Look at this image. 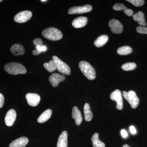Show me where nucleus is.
<instances>
[{
	"label": "nucleus",
	"mask_w": 147,
	"mask_h": 147,
	"mask_svg": "<svg viewBox=\"0 0 147 147\" xmlns=\"http://www.w3.org/2000/svg\"><path fill=\"white\" fill-rule=\"evenodd\" d=\"M4 69L7 73L12 75L25 74L27 72L26 69L23 64L16 62L6 64L4 66Z\"/></svg>",
	"instance_id": "1"
},
{
	"label": "nucleus",
	"mask_w": 147,
	"mask_h": 147,
	"mask_svg": "<svg viewBox=\"0 0 147 147\" xmlns=\"http://www.w3.org/2000/svg\"><path fill=\"white\" fill-rule=\"evenodd\" d=\"M79 67L87 79L90 80L95 79L96 76L95 70L88 62L86 61H82L79 63Z\"/></svg>",
	"instance_id": "2"
},
{
	"label": "nucleus",
	"mask_w": 147,
	"mask_h": 147,
	"mask_svg": "<svg viewBox=\"0 0 147 147\" xmlns=\"http://www.w3.org/2000/svg\"><path fill=\"white\" fill-rule=\"evenodd\" d=\"M42 34L45 38L53 41L59 40L63 37L62 33L60 30L52 27L43 30Z\"/></svg>",
	"instance_id": "3"
},
{
	"label": "nucleus",
	"mask_w": 147,
	"mask_h": 147,
	"mask_svg": "<svg viewBox=\"0 0 147 147\" xmlns=\"http://www.w3.org/2000/svg\"><path fill=\"white\" fill-rule=\"evenodd\" d=\"M123 97L129 102L131 108L135 109L139 105V99L136 92L133 90H130L128 92L123 91Z\"/></svg>",
	"instance_id": "4"
},
{
	"label": "nucleus",
	"mask_w": 147,
	"mask_h": 147,
	"mask_svg": "<svg viewBox=\"0 0 147 147\" xmlns=\"http://www.w3.org/2000/svg\"><path fill=\"white\" fill-rule=\"evenodd\" d=\"M53 60L55 62L56 65V68L59 72L64 74L69 75L71 70L69 66L65 63L64 62L57 56H54L53 57Z\"/></svg>",
	"instance_id": "5"
},
{
	"label": "nucleus",
	"mask_w": 147,
	"mask_h": 147,
	"mask_svg": "<svg viewBox=\"0 0 147 147\" xmlns=\"http://www.w3.org/2000/svg\"><path fill=\"white\" fill-rule=\"evenodd\" d=\"M110 98L112 100H115L117 102V109L121 110L123 108V100L122 95L119 90H116L112 92L110 95Z\"/></svg>",
	"instance_id": "6"
},
{
	"label": "nucleus",
	"mask_w": 147,
	"mask_h": 147,
	"mask_svg": "<svg viewBox=\"0 0 147 147\" xmlns=\"http://www.w3.org/2000/svg\"><path fill=\"white\" fill-rule=\"evenodd\" d=\"M32 13L30 11H24L19 12L14 16V20L18 23H24L29 21L31 18Z\"/></svg>",
	"instance_id": "7"
},
{
	"label": "nucleus",
	"mask_w": 147,
	"mask_h": 147,
	"mask_svg": "<svg viewBox=\"0 0 147 147\" xmlns=\"http://www.w3.org/2000/svg\"><path fill=\"white\" fill-rule=\"evenodd\" d=\"M92 9V7L90 5H86L82 6H75L71 7L68 11L69 14H76V13H83L90 12Z\"/></svg>",
	"instance_id": "8"
},
{
	"label": "nucleus",
	"mask_w": 147,
	"mask_h": 147,
	"mask_svg": "<svg viewBox=\"0 0 147 147\" xmlns=\"http://www.w3.org/2000/svg\"><path fill=\"white\" fill-rule=\"evenodd\" d=\"M108 26L110 27L112 32L116 34H119L123 30L122 24L117 19H111L108 23Z\"/></svg>",
	"instance_id": "9"
},
{
	"label": "nucleus",
	"mask_w": 147,
	"mask_h": 147,
	"mask_svg": "<svg viewBox=\"0 0 147 147\" xmlns=\"http://www.w3.org/2000/svg\"><path fill=\"white\" fill-rule=\"evenodd\" d=\"M26 97L28 104L33 107L38 105L40 102V96L37 94L30 93L26 95Z\"/></svg>",
	"instance_id": "10"
},
{
	"label": "nucleus",
	"mask_w": 147,
	"mask_h": 147,
	"mask_svg": "<svg viewBox=\"0 0 147 147\" xmlns=\"http://www.w3.org/2000/svg\"><path fill=\"white\" fill-rule=\"evenodd\" d=\"M65 79V77L64 75L55 73L50 75L49 77V80L50 84L53 87H56L60 83L63 82Z\"/></svg>",
	"instance_id": "11"
},
{
	"label": "nucleus",
	"mask_w": 147,
	"mask_h": 147,
	"mask_svg": "<svg viewBox=\"0 0 147 147\" xmlns=\"http://www.w3.org/2000/svg\"><path fill=\"white\" fill-rule=\"evenodd\" d=\"M16 113L15 110L11 109L9 110L5 117V123L7 126H11L16 120Z\"/></svg>",
	"instance_id": "12"
},
{
	"label": "nucleus",
	"mask_w": 147,
	"mask_h": 147,
	"mask_svg": "<svg viewBox=\"0 0 147 147\" xmlns=\"http://www.w3.org/2000/svg\"><path fill=\"white\" fill-rule=\"evenodd\" d=\"M88 20V18L85 16L77 17L72 21V26L76 28H83L86 25Z\"/></svg>",
	"instance_id": "13"
},
{
	"label": "nucleus",
	"mask_w": 147,
	"mask_h": 147,
	"mask_svg": "<svg viewBox=\"0 0 147 147\" xmlns=\"http://www.w3.org/2000/svg\"><path fill=\"white\" fill-rule=\"evenodd\" d=\"M28 142V139L27 137H20L11 142L9 147H26Z\"/></svg>",
	"instance_id": "14"
},
{
	"label": "nucleus",
	"mask_w": 147,
	"mask_h": 147,
	"mask_svg": "<svg viewBox=\"0 0 147 147\" xmlns=\"http://www.w3.org/2000/svg\"><path fill=\"white\" fill-rule=\"evenodd\" d=\"M72 117L75 120L76 125H80L83 121V118L81 112L76 106H74L72 109Z\"/></svg>",
	"instance_id": "15"
},
{
	"label": "nucleus",
	"mask_w": 147,
	"mask_h": 147,
	"mask_svg": "<svg viewBox=\"0 0 147 147\" xmlns=\"http://www.w3.org/2000/svg\"><path fill=\"white\" fill-rule=\"evenodd\" d=\"M67 131L62 132L58 139L57 147H67Z\"/></svg>",
	"instance_id": "16"
},
{
	"label": "nucleus",
	"mask_w": 147,
	"mask_h": 147,
	"mask_svg": "<svg viewBox=\"0 0 147 147\" xmlns=\"http://www.w3.org/2000/svg\"><path fill=\"white\" fill-rule=\"evenodd\" d=\"M10 52L15 56H19L24 55L25 53V49L23 45L21 44H16L11 47Z\"/></svg>",
	"instance_id": "17"
},
{
	"label": "nucleus",
	"mask_w": 147,
	"mask_h": 147,
	"mask_svg": "<svg viewBox=\"0 0 147 147\" xmlns=\"http://www.w3.org/2000/svg\"><path fill=\"white\" fill-rule=\"evenodd\" d=\"M113 9L114 10L116 11L124 10V12L127 16H130L133 14V10L131 9L127 8L125 5L123 4L117 3L115 4L113 6Z\"/></svg>",
	"instance_id": "18"
},
{
	"label": "nucleus",
	"mask_w": 147,
	"mask_h": 147,
	"mask_svg": "<svg viewBox=\"0 0 147 147\" xmlns=\"http://www.w3.org/2000/svg\"><path fill=\"white\" fill-rule=\"evenodd\" d=\"M133 18L134 21H137L139 25L141 26H146V23L145 21L144 14L142 11H139L133 15Z\"/></svg>",
	"instance_id": "19"
},
{
	"label": "nucleus",
	"mask_w": 147,
	"mask_h": 147,
	"mask_svg": "<svg viewBox=\"0 0 147 147\" xmlns=\"http://www.w3.org/2000/svg\"><path fill=\"white\" fill-rule=\"evenodd\" d=\"M52 115V111L50 109L45 110L38 119V122L39 123H43L48 121L51 117Z\"/></svg>",
	"instance_id": "20"
},
{
	"label": "nucleus",
	"mask_w": 147,
	"mask_h": 147,
	"mask_svg": "<svg viewBox=\"0 0 147 147\" xmlns=\"http://www.w3.org/2000/svg\"><path fill=\"white\" fill-rule=\"evenodd\" d=\"M108 40V37L106 35H102L97 38L95 40L94 44L96 47H100L105 45Z\"/></svg>",
	"instance_id": "21"
},
{
	"label": "nucleus",
	"mask_w": 147,
	"mask_h": 147,
	"mask_svg": "<svg viewBox=\"0 0 147 147\" xmlns=\"http://www.w3.org/2000/svg\"><path fill=\"white\" fill-rule=\"evenodd\" d=\"M84 111L85 120L87 121H90L92 119L93 114L91 111L89 104L85 103L84 106Z\"/></svg>",
	"instance_id": "22"
},
{
	"label": "nucleus",
	"mask_w": 147,
	"mask_h": 147,
	"mask_svg": "<svg viewBox=\"0 0 147 147\" xmlns=\"http://www.w3.org/2000/svg\"><path fill=\"white\" fill-rule=\"evenodd\" d=\"M91 141L94 147H105V144L99 140L98 133H95L94 134L92 137Z\"/></svg>",
	"instance_id": "23"
},
{
	"label": "nucleus",
	"mask_w": 147,
	"mask_h": 147,
	"mask_svg": "<svg viewBox=\"0 0 147 147\" xmlns=\"http://www.w3.org/2000/svg\"><path fill=\"white\" fill-rule=\"evenodd\" d=\"M132 48L129 46H124L118 48L117 50L118 54L120 55H125L131 53Z\"/></svg>",
	"instance_id": "24"
},
{
	"label": "nucleus",
	"mask_w": 147,
	"mask_h": 147,
	"mask_svg": "<svg viewBox=\"0 0 147 147\" xmlns=\"http://www.w3.org/2000/svg\"><path fill=\"white\" fill-rule=\"evenodd\" d=\"M43 66L45 69L50 72H53L57 69L56 64L53 60L50 61L49 62L45 63L43 64Z\"/></svg>",
	"instance_id": "25"
},
{
	"label": "nucleus",
	"mask_w": 147,
	"mask_h": 147,
	"mask_svg": "<svg viewBox=\"0 0 147 147\" xmlns=\"http://www.w3.org/2000/svg\"><path fill=\"white\" fill-rule=\"evenodd\" d=\"M137 67V65L134 63H127L123 64L121 66V68L124 71H131L134 70Z\"/></svg>",
	"instance_id": "26"
},
{
	"label": "nucleus",
	"mask_w": 147,
	"mask_h": 147,
	"mask_svg": "<svg viewBox=\"0 0 147 147\" xmlns=\"http://www.w3.org/2000/svg\"><path fill=\"white\" fill-rule=\"evenodd\" d=\"M127 1L131 3L135 6L139 7L144 5L145 1L144 0H127Z\"/></svg>",
	"instance_id": "27"
},
{
	"label": "nucleus",
	"mask_w": 147,
	"mask_h": 147,
	"mask_svg": "<svg viewBox=\"0 0 147 147\" xmlns=\"http://www.w3.org/2000/svg\"><path fill=\"white\" fill-rule=\"evenodd\" d=\"M137 32L142 34H147V27L143 26H139L137 27Z\"/></svg>",
	"instance_id": "28"
},
{
	"label": "nucleus",
	"mask_w": 147,
	"mask_h": 147,
	"mask_svg": "<svg viewBox=\"0 0 147 147\" xmlns=\"http://www.w3.org/2000/svg\"><path fill=\"white\" fill-rule=\"evenodd\" d=\"M47 47L46 45H37L36 46V49L38 50L40 52H45L47 51Z\"/></svg>",
	"instance_id": "29"
},
{
	"label": "nucleus",
	"mask_w": 147,
	"mask_h": 147,
	"mask_svg": "<svg viewBox=\"0 0 147 147\" xmlns=\"http://www.w3.org/2000/svg\"><path fill=\"white\" fill-rule=\"evenodd\" d=\"M33 43L36 46L37 45H42V40L39 38H37L33 40Z\"/></svg>",
	"instance_id": "30"
},
{
	"label": "nucleus",
	"mask_w": 147,
	"mask_h": 147,
	"mask_svg": "<svg viewBox=\"0 0 147 147\" xmlns=\"http://www.w3.org/2000/svg\"><path fill=\"white\" fill-rule=\"evenodd\" d=\"M5 102V98L3 95L0 93V108H2Z\"/></svg>",
	"instance_id": "31"
},
{
	"label": "nucleus",
	"mask_w": 147,
	"mask_h": 147,
	"mask_svg": "<svg viewBox=\"0 0 147 147\" xmlns=\"http://www.w3.org/2000/svg\"><path fill=\"white\" fill-rule=\"evenodd\" d=\"M121 134L122 137L124 138H126L128 136V134L125 129H123L121 131Z\"/></svg>",
	"instance_id": "32"
},
{
	"label": "nucleus",
	"mask_w": 147,
	"mask_h": 147,
	"mask_svg": "<svg viewBox=\"0 0 147 147\" xmlns=\"http://www.w3.org/2000/svg\"><path fill=\"white\" fill-rule=\"evenodd\" d=\"M129 130L132 134H134L137 133V130H136V129L134 126H132V125L130 126L129 127Z\"/></svg>",
	"instance_id": "33"
},
{
	"label": "nucleus",
	"mask_w": 147,
	"mask_h": 147,
	"mask_svg": "<svg viewBox=\"0 0 147 147\" xmlns=\"http://www.w3.org/2000/svg\"><path fill=\"white\" fill-rule=\"evenodd\" d=\"M41 53V52H40V51L36 50V49L33 50V51L32 52L33 55H35V56H36V55H39V54Z\"/></svg>",
	"instance_id": "34"
},
{
	"label": "nucleus",
	"mask_w": 147,
	"mask_h": 147,
	"mask_svg": "<svg viewBox=\"0 0 147 147\" xmlns=\"http://www.w3.org/2000/svg\"><path fill=\"white\" fill-rule=\"evenodd\" d=\"M123 147H131L129 146L127 144H125L123 146Z\"/></svg>",
	"instance_id": "35"
},
{
	"label": "nucleus",
	"mask_w": 147,
	"mask_h": 147,
	"mask_svg": "<svg viewBox=\"0 0 147 147\" xmlns=\"http://www.w3.org/2000/svg\"><path fill=\"white\" fill-rule=\"evenodd\" d=\"M41 1L42 2H45L47 1H46V0H42V1Z\"/></svg>",
	"instance_id": "36"
},
{
	"label": "nucleus",
	"mask_w": 147,
	"mask_h": 147,
	"mask_svg": "<svg viewBox=\"0 0 147 147\" xmlns=\"http://www.w3.org/2000/svg\"><path fill=\"white\" fill-rule=\"evenodd\" d=\"M3 1L2 0H0V2H2Z\"/></svg>",
	"instance_id": "37"
}]
</instances>
